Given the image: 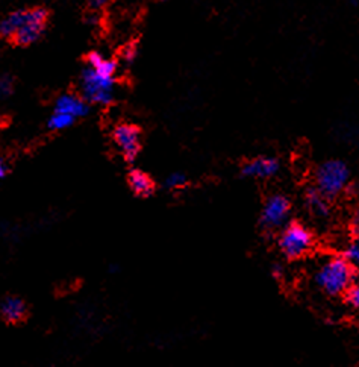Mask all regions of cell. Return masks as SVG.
<instances>
[{
	"instance_id": "cell-5",
	"label": "cell",
	"mask_w": 359,
	"mask_h": 367,
	"mask_svg": "<svg viewBox=\"0 0 359 367\" xmlns=\"http://www.w3.org/2000/svg\"><path fill=\"white\" fill-rule=\"evenodd\" d=\"M315 244V237L310 228L300 222H291L282 226L279 234L277 246L287 258L297 260L311 252Z\"/></svg>"
},
{
	"instance_id": "cell-17",
	"label": "cell",
	"mask_w": 359,
	"mask_h": 367,
	"mask_svg": "<svg viewBox=\"0 0 359 367\" xmlns=\"http://www.w3.org/2000/svg\"><path fill=\"white\" fill-rule=\"evenodd\" d=\"M346 301L350 307L359 310V283L352 284L346 290Z\"/></svg>"
},
{
	"instance_id": "cell-8",
	"label": "cell",
	"mask_w": 359,
	"mask_h": 367,
	"mask_svg": "<svg viewBox=\"0 0 359 367\" xmlns=\"http://www.w3.org/2000/svg\"><path fill=\"white\" fill-rule=\"evenodd\" d=\"M55 111L64 112V114L72 116L73 119H82L90 112V103L86 102L82 96L66 93L61 94L55 102Z\"/></svg>"
},
{
	"instance_id": "cell-9",
	"label": "cell",
	"mask_w": 359,
	"mask_h": 367,
	"mask_svg": "<svg viewBox=\"0 0 359 367\" xmlns=\"http://www.w3.org/2000/svg\"><path fill=\"white\" fill-rule=\"evenodd\" d=\"M281 169V164L276 158H268V156H261L243 165L241 173L247 178H271Z\"/></svg>"
},
{
	"instance_id": "cell-22",
	"label": "cell",
	"mask_w": 359,
	"mask_h": 367,
	"mask_svg": "<svg viewBox=\"0 0 359 367\" xmlns=\"http://www.w3.org/2000/svg\"><path fill=\"white\" fill-rule=\"evenodd\" d=\"M5 172H6V167H5V164L3 161L0 160V179H2L5 177Z\"/></svg>"
},
{
	"instance_id": "cell-6",
	"label": "cell",
	"mask_w": 359,
	"mask_h": 367,
	"mask_svg": "<svg viewBox=\"0 0 359 367\" xmlns=\"http://www.w3.org/2000/svg\"><path fill=\"white\" fill-rule=\"evenodd\" d=\"M291 214V204L288 197L284 195H273L270 196L261 214V225L267 230H277L282 228L290 220Z\"/></svg>"
},
{
	"instance_id": "cell-20",
	"label": "cell",
	"mask_w": 359,
	"mask_h": 367,
	"mask_svg": "<svg viewBox=\"0 0 359 367\" xmlns=\"http://www.w3.org/2000/svg\"><path fill=\"white\" fill-rule=\"evenodd\" d=\"M89 3L93 10H100V8L107 6L109 3V0H89Z\"/></svg>"
},
{
	"instance_id": "cell-11",
	"label": "cell",
	"mask_w": 359,
	"mask_h": 367,
	"mask_svg": "<svg viewBox=\"0 0 359 367\" xmlns=\"http://www.w3.org/2000/svg\"><path fill=\"white\" fill-rule=\"evenodd\" d=\"M26 304L23 299L17 296H10L6 298L2 305H0V314L2 317L10 323H19L26 317Z\"/></svg>"
},
{
	"instance_id": "cell-3",
	"label": "cell",
	"mask_w": 359,
	"mask_h": 367,
	"mask_svg": "<svg viewBox=\"0 0 359 367\" xmlns=\"http://www.w3.org/2000/svg\"><path fill=\"white\" fill-rule=\"evenodd\" d=\"M353 267L344 257H329L323 260L314 272V283L329 296L344 294L353 284Z\"/></svg>"
},
{
	"instance_id": "cell-19",
	"label": "cell",
	"mask_w": 359,
	"mask_h": 367,
	"mask_svg": "<svg viewBox=\"0 0 359 367\" xmlns=\"http://www.w3.org/2000/svg\"><path fill=\"white\" fill-rule=\"evenodd\" d=\"M350 231H352L355 240L359 241V211H356L352 217V222H350Z\"/></svg>"
},
{
	"instance_id": "cell-15",
	"label": "cell",
	"mask_w": 359,
	"mask_h": 367,
	"mask_svg": "<svg viewBox=\"0 0 359 367\" xmlns=\"http://www.w3.org/2000/svg\"><path fill=\"white\" fill-rule=\"evenodd\" d=\"M187 177L181 172H174L171 174H169L167 179H165V187L170 188V190H179L182 187L187 186Z\"/></svg>"
},
{
	"instance_id": "cell-14",
	"label": "cell",
	"mask_w": 359,
	"mask_h": 367,
	"mask_svg": "<svg viewBox=\"0 0 359 367\" xmlns=\"http://www.w3.org/2000/svg\"><path fill=\"white\" fill-rule=\"evenodd\" d=\"M343 257L353 269H359V241L358 240L349 244V246L344 249Z\"/></svg>"
},
{
	"instance_id": "cell-18",
	"label": "cell",
	"mask_w": 359,
	"mask_h": 367,
	"mask_svg": "<svg viewBox=\"0 0 359 367\" xmlns=\"http://www.w3.org/2000/svg\"><path fill=\"white\" fill-rule=\"evenodd\" d=\"M135 57H137V47L135 46L125 47L123 54H121V58H123L126 63H132V61L135 59Z\"/></svg>"
},
{
	"instance_id": "cell-10",
	"label": "cell",
	"mask_w": 359,
	"mask_h": 367,
	"mask_svg": "<svg viewBox=\"0 0 359 367\" xmlns=\"http://www.w3.org/2000/svg\"><path fill=\"white\" fill-rule=\"evenodd\" d=\"M305 208L315 218H328L330 214L329 199L317 188H311L305 195Z\"/></svg>"
},
{
	"instance_id": "cell-1",
	"label": "cell",
	"mask_w": 359,
	"mask_h": 367,
	"mask_svg": "<svg viewBox=\"0 0 359 367\" xmlns=\"http://www.w3.org/2000/svg\"><path fill=\"white\" fill-rule=\"evenodd\" d=\"M116 61L103 55L102 52H91L86 57V66L79 77L81 96L90 105L107 107L116 96Z\"/></svg>"
},
{
	"instance_id": "cell-4",
	"label": "cell",
	"mask_w": 359,
	"mask_h": 367,
	"mask_svg": "<svg viewBox=\"0 0 359 367\" xmlns=\"http://www.w3.org/2000/svg\"><path fill=\"white\" fill-rule=\"evenodd\" d=\"M315 188L328 199L344 193L350 182V170L344 161L329 160L315 170Z\"/></svg>"
},
{
	"instance_id": "cell-13",
	"label": "cell",
	"mask_w": 359,
	"mask_h": 367,
	"mask_svg": "<svg viewBox=\"0 0 359 367\" xmlns=\"http://www.w3.org/2000/svg\"><path fill=\"white\" fill-rule=\"evenodd\" d=\"M76 121V119H73L72 116L68 114H64V112H58V111H54V114H52L49 117V121H47V126L52 129V130H64L67 128L72 126Z\"/></svg>"
},
{
	"instance_id": "cell-12",
	"label": "cell",
	"mask_w": 359,
	"mask_h": 367,
	"mask_svg": "<svg viewBox=\"0 0 359 367\" xmlns=\"http://www.w3.org/2000/svg\"><path fill=\"white\" fill-rule=\"evenodd\" d=\"M128 182H129L130 190H132L134 193L137 196H139V197L151 196L153 193V190H155V184L151 179V177H148V174H146L142 170H132V172H130L129 178H128Z\"/></svg>"
},
{
	"instance_id": "cell-7",
	"label": "cell",
	"mask_w": 359,
	"mask_h": 367,
	"mask_svg": "<svg viewBox=\"0 0 359 367\" xmlns=\"http://www.w3.org/2000/svg\"><path fill=\"white\" fill-rule=\"evenodd\" d=\"M112 137L123 158L129 163L135 161L139 151H142V133H139V129L135 125L120 123L114 129Z\"/></svg>"
},
{
	"instance_id": "cell-16",
	"label": "cell",
	"mask_w": 359,
	"mask_h": 367,
	"mask_svg": "<svg viewBox=\"0 0 359 367\" xmlns=\"http://www.w3.org/2000/svg\"><path fill=\"white\" fill-rule=\"evenodd\" d=\"M14 91V80L10 75L0 76V99L10 98Z\"/></svg>"
},
{
	"instance_id": "cell-2",
	"label": "cell",
	"mask_w": 359,
	"mask_h": 367,
	"mask_svg": "<svg viewBox=\"0 0 359 367\" xmlns=\"http://www.w3.org/2000/svg\"><path fill=\"white\" fill-rule=\"evenodd\" d=\"M47 20V11L40 6L13 11L0 19V38L17 46H31L45 33Z\"/></svg>"
},
{
	"instance_id": "cell-21",
	"label": "cell",
	"mask_w": 359,
	"mask_h": 367,
	"mask_svg": "<svg viewBox=\"0 0 359 367\" xmlns=\"http://www.w3.org/2000/svg\"><path fill=\"white\" fill-rule=\"evenodd\" d=\"M271 274H273V276L275 278H282L284 276V274H285V270H284V267L282 266H279V264H276V266H273V269H271Z\"/></svg>"
}]
</instances>
